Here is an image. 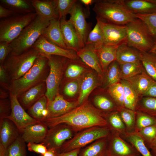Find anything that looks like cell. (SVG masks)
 <instances>
[{"label": "cell", "mask_w": 156, "mask_h": 156, "mask_svg": "<svg viewBox=\"0 0 156 156\" xmlns=\"http://www.w3.org/2000/svg\"><path fill=\"white\" fill-rule=\"evenodd\" d=\"M106 116V114L86 101L63 115L41 122L49 128L64 124L79 130L94 127H108Z\"/></svg>", "instance_id": "cell-1"}, {"label": "cell", "mask_w": 156, "mask_h": 156, "mask_svg": "<svg viewBox=\"0 0 156 156\" xmlns=\"http://www.w3.org/2000/svg\"><path fill=\"white\" fill-rule=\"evenodd\" d=\"M93 10L96 18L108 23L125 25L137 18L126 7L124 0L95 1Z\"/></svg>", "instance_id": "cell-2"}, {"label": "cell", "mask_w": 156, "mask_h": 156, "mask_svg": "<svg viewBox=\"0 0 156 156\" xmlns=\"http://www.w3.org/2000/svg\"><path fill=\"white\" fill-rule=\"evenodd\" d=\"M49 72L48 58L40 55L24 75L11 81L9 92L18 97L30 88L45 82Z\"/></svg>", "instance_id": "cell-3"}, {"label": "cell", "mask_w": 156, "mask_h": 156, "mask_svg": "<svg viewBox=\"0 0 156 156\" xmlns=\"http://www.w3.org/2000/svg\"><path fill=\"white\" fill-rule=\"evenodd\" d=\"M40 55L39 52L32 48L19 54L12 51L2 65L12 81L20 78L27 72Z\"/></svg>", "instance_id": "cell-4"}, {"label": "cell", "mask_w": 156, "mask_h": 156, "mask_svg": "<svg viewBox=\"0 0 156 156\" xmlns=\"http://www.w3.org/2000/svg\"><path fill=\"white\" fill-rule=\"evenodd\" d=\"M127 33L126 44L140 52H150L155 42L146 24L137 18L125 25Z\"/></svg>", "instance_id": "cell-5"}, {"label": "cell", "mask_w": 156, "mask_h": 156, "mask_svg": "<svg viewBox=\"0 0 156 156\" xmlns=\"http://www.w3.org/2000/svg\"><path fill=\"white\" fill-rule=\"evenodd\" d=\"M38 16L22 30L15 39L10 44L12 51L21 54L32 48L49 23Z\"/></svg>", "instance_id": "cell-6"}, {"label": "cell", "mask_w": 156, "mask_h": 156, "mask_svg": "<svg viewBox=\"0 0 156 156\" xmlns=\"http://www.w3.org/2000/svg\"><path fill=\"white\" fill-rule=\"evenodd\" d=\"M37 16L35 12H33L24 14H15L1 19L0 42L4 41L11 43Z\"/></svg>", "instance_id": "cell-7"}, {"label": "cell", "mask_w": 156, "mask_h": 156, "mask_svg": "<svg viewBox=\"0 0 156 156\" xmlns=\"http://www.w3.org/2000/svg\"><path fill=\"white\" fill-rule=\"evenodd\" d=\"M110 131L109 128L107 127H94L88 128L64 143L57 151L60 153L65 152L80 148L94 141L107 137Z\"/></svg>", "instance_id": "cell-8"}, {"label": "cell", "mask_w": 156, "mask_h": 156, "mask_svg": "<svg viewBox=\"0 0 156 156\" xmlns=\"http://www.w3.org/2000/svg\"><path fill=\"white\" fill-rule=\"evenodd\" d=\"M45 57L48 59L49 67V73L45 81L46 85L45 95L48 104L54 99L59 93L65 63L63 59L64 57L53 55Z\"/></svg>", "instance_id": "cell-9"}, {"label": "cell", "mask_w": 156, "mask_h": 156, "mask_svg": "<svg viewBox=\"0 0 156 156\" xmlns=\"http://www.w3.org/2000/svg\"><path fill=\"white\" fill-rule=\"evenodd\" d=\"M107 139L106 156H141L132 144L116 131L111 130Z\"/></svg>", "instance_id": "cell-10"}, {"label": "cell", "mask_w": 156, "mask_h": 156, "mask_svg": "<svg viewBox=\"0 0 156 156\" xmlns=\"http://www.w3.org/2000/svg\"><path fill=\"white\" fill-rule=\"evenodd\" d=\"M102 33L105 45L119 46L126 43L127 33L125 25L108 23L96 18Z\"/></svg>", "instance_id": "cell-11"}, {"label": "cell", "mask_w": 156, "mask_h": 156, "mask_svg": "<svg viewBox=\"0 0 156 156\" xmlns=\"http://www.w3.org/2000/svg\"><path fill=\"white\" fill-rule=\"evenodd\" d=\"M78 2L74 5L69 13L70 17L69 20L76 31L80 49L85 45L89 32L83 9Z\"/></svg>", "instance_id": "cell-12"}, {"label": "cell", "mask_w": 156, "mask_h": 156, "mask_svg": "<svg viewBox=\"0 0 156 156\" xmlns=\"http://www.w3.org/2000/svg\"><path fill=\"white\" fill-rule=\"evenodd\" d=\"M9 93L11 111L10 115L7 118L14 123L20 133L28 126L40 122L32 117L28 114L20 103L16 96L10 92Z\"/></svg>", "instance_id": "cell-13"}, {"label": "cell", "mask_w": 156, "mask_h": 156, "mask_svg": "<svg viewBox=\"0 0 156 156\" xmlns=\"http://www.w3.org/2000/svg\"><path fill=\"white\" fill-rule=\"evenodd\" d=\"M32 48L37 50L40 55L44 56L56 55L74 60H78L79 58L75 51L61 48L47 40L41 36Z\"/></svg>", "instance_id": "cell-14"}, {"label": "cell", "mask_w": 156, "mask_h": 156, "mask_svg": "<svg viewBox=\"0 0 156 156\" xmlns=\"http://www.w3.org/2000/svg\"><path fill=\"white\" fill-rule=\"evenodd\" d=\"M73 133L70 127L64 124H61L49 129L47 135L41 143L47 148L58 150L66 140L70 139Z\"/></svg>", "instance_id": "cell-15"}, {"label": "cell", "mask_w": 156, "mask_h": 156, "mask_svg": "<svg viewBox=\"0 0 156 156\" xmlns=\"http://www.w3.org/2000/svg\"><path fill=\"white\" fill-rule=\"evenodd\" d=\"M76 53L83 62L94 70L101 78L102 80L103 79L104 73L94 47L92 44H86L83 47L80 49Z\"/></svg>", "instance_id": "cell-16"}, {"label": "cell", "mask_w": 156, "mask_h": 156, "mask_svg": "<svg viewBox=\"0 0 156 156\" xmlns=\"http://www.w3.org/2000/svg\"><path fill=\"white\" fill-rule=\"evenodd\" d=\"M49 128L43 122L29 125L21 133V135L26 142L41 143L44 140Z\"/></svg>", "instance_id": "cell-17"}, {"label": "cell", "mask_w": 156, "mask_h": 156, "mask_svg": "<svg viewBox=\"0 0 156 156\" xmlns=\"http://www.w3.org/2000/svg\"><path fill=\"white\" fill-rule=\"evenodd\" d=\"M20 132L14 123L9 119L0 120V144L7 148L20 135Z\"/></svg>", "instance_id": "cell-18"}, {"label": "cell", "mask_w": 156, "mask_h": 156, "mask_svg": "<svg viewBox=\"0 0 156 156\" xmlns=\"http://www.w3.org/2000/svg\"><path fill=\"white\" fill-rule=\"evenodd\" d=\"M46 92V85L44 82L30 88L17 97L20 103L26 110L45 95Z\"/></svg>", "instance_id": "cell-19"}, {"label": "cell", "mask_w": 156, "mask_h": 156, "mask_svg": "<svg viewBox=\"0 0 156 156\" xmlns=\"http://www.w3.org/2000/svg\"><path fill=\"white\" fill-rule=\"evenodd\" d=\"M77 104V102L66 100L59 93L54 99L48 104L49 114L47 118L58 117L67 113L75 108Z\"/></svg>", "instance_id": "cell-20"}, {"label": "cell", "mask_w": 156, "mask_h": 156, "mask_svg": "<svg viewBox=\"0 0 156 156\" xmlns=\"http://www.w3.org/2000/svg\"><path fill=\"white\" fill-rule=\"evenodd\" d=\"M60 27L63 39L68 49L77 52L80 49L76 31L72 23L66 17L60 20Z\"/></svg>", "instance_id": "cell-21"}, {"label": "cell", "mask_w": 156, "mask_h": 156, "mask_svg": "<svg viewBox=\"0 0 156 156\" xmlns=\"http://www.w3.org/2000/svg\"><path fill=\"white\" fill-rule=\"evenodd\" d=\"M31 2L37 16L50 21L59 19L53 0H32Z\"/></svg>", "instance_id": "cell-22"}, {"label": "cell", "mask_w": 156, "mask_h": 156, "mask_svg": "<svg viewBox=\"0 0 156 156\" xmlns=\"http://www.w3.org/2000/svg\"><path fill=\"white\" fill-rule=\"evenodd\" d=\"M79 94L77 104L81 105L84 102L91 92L99 85L97 78L92 72H87L79 80Z\"/></svg>", "instance_id": "cell-23"}, {"label": "cell", "mask_w": 156, "mask_h": 156, "mask_svg": "<svg viewBox=\"0 0 156 156\" xmlns=\"http://www.w3.org/2000/svg\"><path fill=\"white\" fill-rule=\"evenodd\" d=\"M42 36L50 42L61 48L67 49L63 37L60 20L59 19L50 21L49 25L44 30Z\"/></svg>", "instance_id": "cell-24"}, {"label": "cell", "mask_w": 156, "mask_h": 156, "mask_svg": "<svg viewBox=\"0 0 156 156\" xmlns=\"http://www.w3.org/2000/svg\"><path fill=\"white\" fill-rule=\"evenodd\" d=\"M124 2L127 9L135 14L156 12V0H124Z\"/></svg>", "instance_id": "cell-25"}, {"label": "cell", "mask_w": 156, "mask_h": 156, "mask_svg": "<svg viewBox=\"0 0 156 156\" xmlns=\"http://www.w3.org/2000/svg\"><path fill=\"white\" fill-rule=\"evenodd\" d=\"M124 80L129 83L141 98L156 82L147 74L145 70L139 74Z\"/></svg>", "instance_id": "cell-26"}, {"label": "cell", "mask_w": 156, "mask_h": 156, "mask_svg": "<svg viewBox=\"0 0 156 156\" xmlns=\"http://www.w3.org/2000/svg\"><path fill=\"white\" fill-rule=\"evenodd\" d=\"M116 60L119 64L140 62V51L126 43H123L117 49Z\"/></svg>", "instance_id": "cell-27"}, {"label": "cell", "mask_w": 156, "mask_h": 156, "mask_svg": "<svg viewBox=\"0 0 156 156\" xmlns=\"http://www.w3.org/2000/svg\"><path fill=\"white\" fill-rule=\"evenodd\" d=\"M118 46L104 44L95 49L104 73L105 72L110 64L116 60V53Z\"/></svg>", "instance_id": "cell-28"}, {"label": "cell", "mask_w": 156, "mask_h": 156, "mask_svg": "<svg viewBox=\"0 0 156 156\" xmlns=\"http://www.w3.org/2000/svg\"><path fill=\"white\" fill-rule=\"evenodd\" d=\"M0 2V4L12 10L16 14H24L35 12L31 0H1Z\"/></svg>", "instance_id": "cell-29"}, {"label": "cell", "mask_w": 156, "mask_h": 156, "mask_svg": "<svg viewBox=\"0 0 156 156\" xmlns=\"http://www.w3.org/2000/svg\"><path fill=\"white\" fill-rule=\"evenodd\" d=\"M48 101L45 95L40 98L27 110V113L32 117L41 122L48 115Z\"/></svg>", "instance_id": "cell-30"}, {"label": "cell", "mask_w": 156, "mask_h": 156, "mask_svg": "<svg viewBox=\"0 0 156 156\" xmlns=\"http://www.w3.org/2000/svg\"><path fill=\"white\" fill-rule=\"evenodd\" d=\"M120 81L124 88L125 107L136 111L138 103L141 97L128 81L121 79Z\"/></svg>", "instance_id": "cell-31"}, {"label": "cell", "mask_w": 156, "mask_h": 156, "mask_svg": "<svg viewBox=\"0 0 156 156\" xmlns=\"http://www.w3.org/2000/svg\"><path fill=\"white\" fill-rule=\"evenodd\" d=\"M122 137L132 144L141 156H153L149 151L144 140L137 132L135 131L127 132Z\"/></svg>", "instance_id": "cell-32"}, {"label": "cell", "mask_w": 156, "mask_h": 156, "mask_svg": "<svg viewBox=\"0 0 156 156\" xmlns=\"http://www.w3.org/2000/svg\"><path fill=\"white\" fill-rule=\"evenodd\" d=\"M140 60L147 74L156 82V55L151 52H140Z\"/></svg>", "instance_id": "cell-33"}, {"label": "cell", "mask_w": 156, "mask_h": 156, "mask_svg": "<svg viewBox=\"0 0 156 156\" xmlns=\"http://www.w3.org/2000/svg\"><path fill=\"white\" fill-rule=\"evenodd\" d=\"M107 137L99 139L83 151L81 156H106Z\"/></svg>", "instance_id": "cell-34"}, {"label": "cell", "mask_w": 156, "mask_h": 156, "mask_svg": "<svg viewBox=\"0 0 156 156\" xmlns=\"http://www.w3.org/2000/svg\"><path fill=\"white\" fill-rule=\"evenodd\" d=\"M106 118L110 130L118 133L122 137L127 132L126 127L118 111L106 115Z\"/></svg>", "instance_id": "cell-35"}, {"label": "cell", "mask_w": 156, "mask_h": 156, "mask_svg": "<svg viewBox=\"0 0 156 156\" xmlns=\"http://www.w3.org/2000/svg\"><path fill=\"white\" fill-rule=\"evenodd\" d=\"M105 73L104 81L105 88L119 82L121 80L119 65L116 60L110 64Z\"/></svg>", "instance_id": "cell-36"}, {"label": "cell", "mask_w": 156, "mask_h": 156, "mask_svg": "<svg viewBox=\"0 0 156 156\" xmlns=\"http://www.w3.org/2000/svg\"><path fill=\"white\" fill-rule=\"evenodd\" d=\"M136 111L144 113L156 120V98L141 97L138 103Z\"/></svg>", "instance_id": "cell-37"}, {"label": "cell", "mask_w": 156, "mask_h": 156, "mask_svg": "<svg viewBox=\"0 0 156 156\" xmlns=\"http://www.w3.org/2000/svg\"><path fill=\"white\" fill-rule=\"evenodd\" d=\"M121 79L132 77L144 70L141 62L119 64Z\"/></svg>", "instance_id": "cell-38"}, {"label": "cell", "mask_w": 156, "mask_h": 156, "mask_svg": "<svg viewBox=\"0 0 156 156\" xmlns=\"http://www.w3.org/2000/svg\"><path fill=\"white\" fill-rule=\"evenodd\" d=\"M117 111L124 122L127 132L134 131L135 129L136 111L125 107H118Z\"/></svg>", "instance_id": "cell-39"}, {"label": "cell", "mask_w": 156, "mask_h": 156, "mask_svg": "<svg viewBox=\"0 0 156 156\" xmlns=\"http://www.w3.org/2000/svg\"><path fill=\"white\" fill-rule=\"evenodd\" d=\"M25 143L20 135L6 148L5 156H27Z\"/></svg>", "instance_id": "cell-40"}, {"label": "cell", "mask_w": 156, "mask_h": 156, "mask_svg": "<svg viewBox=\"0 0 156 156\" xmlns=\"http://www.w3.org/2000/svg\"><path fill=\"white\" fill-rule=\"evenodd\" d=\"M107 88L109 94L118 107H125L124 88L120 81L110 86Z\"/></svg>", "instance_id": "cell-41"}, {"label": "cell", "mask_w": 156, "mask_h": 156, "mask_svg": "<svg viewBox=\"0 0 156 156\" xmlns=\"http://www.w3.org/2000/svg\"><path fill=\"white\" fill-rule=\"evenodd\" d=\"M86 44H92L95 49L105 44L102 31L98 22L89 32Z\"/></svg>", "instance_id": "cell-42"}, {"label": "cell", "mask_w": 156, "mask_h": 156, "mask_svg": "<svg viewBox=\"0 0 156 156\" xmlns=\"http://www.w3.org/2000/svg\"><path fill=\"white\" fill-rule=\"evenodd\" d=\"M53 1L60 20L69 14L74 5L78 1L77 0H53Z\"/></svg>", "instance_id": "cell-43"}, {"label": "cell", "mask_w": 156, "mask_h": 156, "mask_svg": "<svg viewBox=\"0 0 156 156\" xmlns=\"http://www.w3.org/2000/svg\"><path fill=\"white\" fill-rule=\"evenodd\" d=\"M95 105L103 111L113 112L117 111L118 106L113 100L107 96L102 95L96 96L94 98Z\"/></svg>", "instance_id": "cell-44"}, {"label": "cell", "mask_w": 156, "mask_h": 156, "mask_svg": "<svg viewBox=\"0 0 156 156\" xmlns=\"http://www.w3.org/2000/svg\"><path fill=\"white\" fill-rule=\"evenodd\" d=\"M156 124V120L143 112L136 111V119L134 131L137 132L147 127Z\"/></svg>", "instance_id": "cell-45"}, {"label": "cell", "mask_w": 156, "mask_h": 156, "mask_svg": "<svg viewBox=\"0 0 156 156\" xmlns=\"http://www.w3.org/2000/svg\"><path fill=\"white\" fill-rule=\"evenodd\" d=\"M135 15L137 18L141 20L147 25L156 43V12L146 15Z\"/></svg>", "instance_id": "cell-46"}, {"label": "cell", "mask_w": 156, "mask_h": 156, "mask_svg": "<svg viewBox=\"0 0 156 156\" xmlns=\"http://www.w3.org/2000/svg\"><path fill=\"white\" fill-rule=\"evenodd\" d=\"M85 68L78 62L70 63L67 66L65 72L66 78L74 79L81 75L85 70Z\"/></svg>", "instance_id": "cell-47"}, {"label": "cell", "mask_w": 156, "mask_h": 156, "mask_svg": "<svg viewBox=\"0 0 156 156\" xmlns=\"http://www.w3.org/2000/svg\"><path fill=\"white\" fill-rule=\"evenodd\" d=\"M137 132L147 146L152 142L156 136V124L143 128Z\"/></svg>", "instance_id": "cell-48"}, {"label": "cell", "mask_w": 156, "mask_h": 156, "mask_svg": "<svg viewBox=\"0 0 156 156\" xmlns=\"http://www.w3.org/2000/svg\"><path fill=\"white\" fill-rule=\"evenodd\" d=\"M79 80L76 79L67 83L63 87V92L66 96L73 97L79 92Z\"/></svg>", "instance_id": "cell-49"}, {"label": "cell", "mask_w": 156, "mask_h": 156, "mask_svg": "<svg viewBox=\"0 0 156 156\" xmlns=\"http://www.w3.org/2000/svg\"><path fill=\"white\" fill-rule=\"evenodd\" d=\"M11 105L10 97L0 99V120L7 118L10 114Z\"/></svg>", "instance_id": "cell-50"}, {"label": "cell", "mask_w": 156, "mask_h": 156, "mask_svg": "<svg viewBox=\"0 0 156 156\" xmlns=\"http://www.w3.org/2000/svg\"><path fill=\"white\" fill-rule=\"evenodd\" d=\"M11 82L6 70L2 65L0 64V87L9 91Z\"/></svg>", "instance_id": "cell-51"}, {"label": "cell", "mask_w": 156, "mask_h": 156, "mask_svg": "<svg viewBox=\"0 0 156 156\" xmlns=\"http://www.w3.org/2000/svg\"><path fill=\"white\" fill-rule=\"evenodd\" d=\"M12 51V49L10 44L6 42H0V63L3 64L10 53Z\"/></svg>", "instance_id": "cell-52"}, {"label": "cell", "mask_w": 156, "mask_h": 156, "mask_svg": "<svg viewBox=\"0 0 156 156\" xmlns=\"http://www.w3.org/2000/svg\"><path fill=\"white\" fill-rule=\"evenodd\" d=\"M27 147L29 151L40 154H44L48 150L46 146L41 143L29 142L27 143Z\"/></svg>", "instance_id": "cell-53"}, {"label": "cell", "mask_w": 156, "mask_h": 156, "mask_svg": "<svg viewBox=\"0 0 156 156\" xmlns=\"http://www.w3.org/2000/svg\"><path fill=\"white\" fill-rule=\"evenodd\" d=\"M16 14L12 10L0 5V18H7Z\"/></svg>", "instance_id": "cell-54"}, {"label": "cell", "mask_w": 156, "mask_h": 156, "mask_svg": "<svg viewBox=\"0 0 156 156\" xmlns=\"http://www.w3.org/2000/svg\"><path fill=\"white\" fill-rule=\"evenodd\" d=\"M80 148H77L68 152H59L58 151L55 156H78Z\"/></svg>", "instance_id": "cell-55"}, {"label": "cell", "mask_w": 156, "mask_h": 156, "mask_svg": "<svg viewBox=\"0 0 156 156\" xmlns=\"http://www.w3.org/2000/svg\"><path fill=\"white\" fill-rule=\"evenodd\" d=\"M143 96L156 98V82L150 87Z\"/></svg>", "instance_id": "cell-56"}, {"label": "cell", "mask_w": 156, "mask_h": 156, "mask_svg": "<svg viewBox=\"0 0 156 156\" xmlns=\"http://www.w3.org/2000/svg\"><path fill=\"white\" fill-rule=\"evenodd\" d=\"M57 152V150L55 148H48L46 153L43 154H40L39 156H55Z\"/></svg>", "instance_id": "cell-57"}, {"label": "cell", "mask_w": 156, "mask_h": 156, "mask_svg": "<svg viewBox=\"0 0 156 156\" xmlns=\"http://www.w3.org/2000/svg\"><path fill=\"white\" fill-rule=\"evenodd\" d=\"M10 97L9 91L0 87V99H5Z\"/></svg>", "instance_id": "cell-58"}, {"label": "cell", "mask_w": 156, "mask_h": 156, "mask_svg": "<svg viewBox=\"0 0 156 156\" xmlns=\"http://www.w3.org/2000/svg\"><path fill=\"white\" fill-rule=\"evenodd\" d=\"M82 3L86 6H89L92 4L95 1L93 0H81L80 1Z\"/></svg>", "instance_id": "cell-59"}, {"label": "cell", "mask_w": 156, "mask_h": 156, "mask_svg": "<svg viewBox=\"0 0 156 156\" xmlns=\"http://www.w3.org/2000/svg\"><path fill=\"white\" fill-rule=\"evenodd\" d=\"M6 148L0 144V156H5Z\"/></svg>", "instance_id": "cell-60"}, {"label": "cell", "mask_w": 156, "mask_h": 156, "mask_svg": "<svg viewBox=\"0 0 156 156\" xmlns=\"http://www.w3.org/2000/svg\"><path fill=\"white\" fill-rule=\"evenodd\" d=\"M146 146L148 149H151L153 148L156 147V136L152 142Z\"/></svg>", "instance_id": "cell-61"}, {"label": "cell", "mask_w": 156, "mask_h": 156, "mask_svg": "<svg viewBox=\"0 0 156 156\" xmlns=\"http://www.w3.org/2000/svg\"><path fill=\"white\" fill-rule=\"evenodd\" d=\"M151 153L153 156H156V147L151 148Z\"/></svg>", "instance_id": "cell-62"}, {"label": "cell", "mask_w": 156, "mask_h": 156, "mask_svg": "<svg viewBox=\"0 0 156 156\" xmlns=\"http://www.w3.org/2000/svg\"><path fill=\"white\" fill-rule=\"evenodd\" d=\"M156 49V43L155 45L154 46V47L153 48V49L152 50L150 51L151 52H153V51L155 49Z\"/></svg>", "instance_id": "cell-63"}, {"label": "cell", "mask_w": 156, "mask_h": 156, "mask_svg": "<svg viewBox=\"0 0 156 156\" xmlns=\"http://www.w3.org/2000/svg\"><path fill=\"white\" fill-rule=\"evenodd\" d=\"M152 52L154 53L156 55V49H155Z\"/></svg>", "instance_id": "cell-64"}]
</instances>
